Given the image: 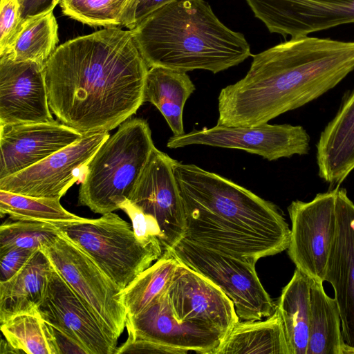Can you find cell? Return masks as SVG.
<instances>
[{"instance_id":"6da1fadb","label":"cell","mask_w":354,"mask_h":354,"mask_svg":"<svg viewBox=\"0 0 354 354\" xmlns=\"http://www.w3.org/2000/svg\"><path fill=\"white\" fill-rule=\"evenodd\" d=\"M149 68L131 30L105 27L68 40L44 64L50 111L83 136L109 132L144 103Z\"/></svg>"},{"instance_id":"7a4b0ae2","label":"cell","mask_w":354,"mask_h":354,"mask_svg":"<svg viewBox=\"0 0 354 354\" xmlns=\"http://www.w3.org/2000/svg\"><path fill=\"white\" fill-rule=\"evenodd\" d=\"M252 57L246 75L221 89L217 124L257 127L321 97L354 71V41L292 37Z\"/></svg>"},{"instance_id":"3957f363","label":"cell","mask_w":354,"mask_h":354,"mask_svg":"<svg viewBox=\"0 0 354 354\" xmlns=\"http://www.w3.org/2000/svg\"><path fill=\"white\" fill-rule=\"evenodd\" d=\"M174 171L185 212L183 239L256 261L288 249L290 229L274 203L194 164L176 160Z\"/></svg>"},{"instance_id":"277c9868","label":"cell","mask_w":354,"mask_h":354,"mask_svg":"<svg viewBox=\"0 0 354 354\" xmlns=\"http://www.w3.org/2000/svg\"><path fill=\"white\" fill-rule=\"evenodd\" d=\"M148 66L217 73L252 56L244 35L225 26L204 0H177L131 30Z\"/></svg>"},{"instance_id":"5b68a950","label":"cell","mask_w":354,"mask_h":354,"mask_svg":"<svg viewBox=\"0 0 354 354\" xmlns=\"http://www.w3.org/2000/svg\"><path fill=\"white\" fill-rule=\"evenodd\" d=\"M154 147L146 120L133 118L122 123L87 163L79 205L102 215L119 209L129 199Z\"/></svg>"},{"instance_id":"8992f818","label":"cell","mask_w":354,"mask_h":354,"mask_svg":"<svg viewBox=\"0 0 354 354\" xmlns=\"http://www.w3.org/2000/svg\"><path fill=\"white\" fill-rule=\"evenodd\" d=\"M122 290L164 253L159 244H145L132 226L113 212L97 218L55 223Z\"/></svg>"},{"instance_id":"52a82bcc","label":"cell","mask_w":354,"mask_h":354,"mask_svg":"<svg viewBox=\"0 0 354 354\" xmlns=\"http://www.w3.org/2000/svg\"><path fill=\"white\" fill-rule=\"evenodd\" d=\"M178 260L218 286L243 320L271 316L276 304L261 284L257 261L212 249L186 239L171 249Z\"/></svg>"},{"instance_id":"ba28073f","label":"cell","mask_w":354,"mask_h":354,"mask_svg":"<svg viewBox=\"0 0 354 354\" xmlns=\"http://www.w3.org/2000/svg\"><path fill=\"white\" fill-rule=\"evenodd\" d=\"M40 250L68 285L118 339L126 327L127 317L118 286L61 231Z\"/></svg>"},{"instance_id":"9c48e42d","label":"cell","mask_w":354,"mask_h":354,"mask_svg":"<svg viewBox=\"0 0 354 354\" xmlns=\"http://www.w3.org/2000/svg\"><path fill=\"white\" fill-rule=\"evenodd\" d=\"M336 187L309 202L294 201L288 207L291 221L288 254L312 280L323 283L337 228Z\"/></svg>"},{"instance_id":"30bf717a","label":"cell","mask_w":354,"mask_h":354,"mask_svg":"<svg viewBox=\"0 0 354 354\" xmlns=\"http://www.w3.org/2000/svg\"><path fill=\"white\" fill-rule=\"evenodd\" d=\"M310 143V136L301 125L266 123L254 127L216 124L212 128L193 130L181 136H171L167 147L176 149L203 145L237 149L271 161L295 155L308 154Z\"/></svg>"},{"instance_id":"8fae6325","label":"cell","mask_w":354,"mask_h":354,"mask_svg":"<svg viewBox=\"0 0 354 354\" xmlns=\"http://www.w3.org/2000/svg\"><path fill=\"white\" fill-rule=\"evenodd\" d=\"M175 161L155 147L128 199L159 230L163 252L172 249L185 233Z\"/></svg>"},{"instance_id":"7c38bea8","label":"cell","mask_w":354,"mask_h":354,"mask_svg":"<svg viewBox=\"0 0 354 354\" xmlns=\"http://www.w3.org/2000/svg\"><path fill=\"white\" fill-rule=\"evenodd\" d=\"M109 136V132L84 135L31 167L0 179V190L61 199L74 183L82 180L87 163Z\"/></svg>"},{"instance_id":"4fadbf2b","label":"cell","mask_w":354,"mask_h":354,"mask_svg":"<svg viewBox=\"0 0 354 354\" xmlns=\"http://www.w3.org/2000/svg\"><path fill=\"white\" fill-rule=\"evenodd\" d=\"M37 310L55 330L76 342L86 354H116L118 339L55 268Z\"/></svg>"},{"instance_id":"5bb4252c","label":"cell","mask_w":354,"mask_h":354,"mask_svg":"<svg viewBox=\"0 0 354 354\" xmlns=\"http://www.w3.org/2000/svg\"><path fill=\"white\" fill-rule=\"evenodd\" d=\"M272 33L292 37L354 23V0H245Z\"/></svg>"},{"instance_id":"9a60e30c","label":"cell","mask_w":354,"mask_h":354,"mask_svg":"<svg viewBox=\"0 0 354 354\" xmlns=\"http://www.w3.org/2000/svg\"><path fill=\"white\" fill-rule=\"evenodd\" d=\"M167 295L176 317L226 335L239 321L232 301L223 290L180 261Z\"/></svg>"},{"instance_id":"2e32d148","label":"cell","mask_w":354,"mask_h":354,"mask_svg":"<svg viewBox=\"0 0 354 354\" xmlns=\"http://www.w3.org/2000/svg\"><path fill=\"white\" fill-rule=\"evenodd\" d=\"M127 339L154 342L182 351L212 354L225 335L205 326L179 319L167 292L141 313L127 316Z\"/></svg>"},{"instance_id":"e0dca14e","label":"cell","mask_w":354,"mask_h":354,"mask_svg":"<svg viewBox=\"0 0 354 354\" xmlns=\"http://www.w3.org/2000/svg\"><path fill=\"white\" fill-rule=\"evenodd\" d=\"M53 120L44 65L0 56V125Z\"/></svg>"},{"instance_id":"ac0fdd59","label":"cell","mask_w":354,"mask_h":354,"mask_svg":"<svg viewBox=\"0 0 354 354\" xmlns=\"http://www.w3.org/2000/svg\"><path fill=\"white\" fill-rule=\"evenodd\" d=\"M83 136L57 120L0 125V179L31 167Z\"/></svg>"},{"instance_id":"d6986e66","label":"cell","mask_w":354,"mask_h":354,"mask_svg":"<svg viewBox=\"0 0 354 354\" xmlns=\"http://www.w3.org/2000/svg\"><path fill=\"white\" fill-rule=\"evenodd\" d=\"M337 228L325 281L333 287L344 342L354 346V203L344 188L336 193Z\"/></svg>"},{"instance_id":"ffe728a7","label":"cell","mask_w":354,"mask_h":354,"mask_svg":"<svg viewBox=\"0 0 354 354\" xmlns=\"http://www.w3.org/2000/svg\"><path fill=\"white\" fill-rule=\"evenodd\" d=\"M316 147L319 177L339 187L354 169V89L321 133Z\"/></svg>"},{"instance_id":"44dd1931","label":"cell","mask_w":354,"mask_h":354,"mask_svg":"<svg viewBox=\"0 0 354 354\" xmlns=\"http://www.w3.org/2000/svg\"><path fill=\"white\" fill-rule=\"evenodd\" d=\"M53 271L48 257L38 250L15 276L0 282V324L16 315L36 310Z\"/></svg>"},{"instance_id":"7402d4cb","label":"cell","mask_w":354,"mask_h":354,"mask_svg":"<svg viewBox=\"0 0 354 354\" xmlns=\"http://www.w3.org/2000/svg\"><path fill=\"white\" fill-rule=\"evenodd\" d=\"M260 320H239L212 354H290L277 308L267 319Z\"/></svg>"},{"instance_id":"603a6c76","label":"cell","mask_w":354,"mask_h":354,"mask_svg":"<svg viewBox=\"0 0 354 354\" xmlns=\"http://www.w3.org/2000/svg\"><path fill=\"white\" fill-rule=\"evenodd\" d=\"M195 86L186 73L159 66L148 70L144 102L153 104L162 113L174 136L185 133L183 112Z\"/></svg>"},{"instance_id":"cb8c5ba5","label":"cell","mask_w":354,"mask_h":354,"mask_svg":"<svg viewBox=\"0 0 354 354\" xmlns=\"http://www.w3.org/2000/svg\"><path fill=\"white\" fill-rule=\"evenodd\" d=\"M290 354H307L310 319V279L296 268L276 304Z\"/></svg>"},{"instance_id":"d4e9b609","label":"cell","mask_w":354,"mask_h":354,"mask_svg":"<svg viewBox=\"0 0 354 354\" xmlns=\"http://www.w3.org/2000/svg\"><path fill=\"white\" fill-rule=\"evenodd\" d=\"M310 301L307 354H343L345 342L335 299L326 293L323 283L310 279Z\"/></svg>"},{"instance_id":"484cf974","label":"cell","mask_w":354,"mask_h":354,"mask_svg":"<svg viewBox=\"0 0 354 354\" xmlns=\"http://www.w3.org/2000/svg\"><path fill=\"white\" fill-rule=\"evenodd\" d=\"M179 263L171 250H166L121 291L127 316L141 313L167 292Z\"/></svg>"},{"instance_id":"4316f807","label":"cell","mask_w":354,"mask_h":354,"mask_svg":"<svg viewBox=\"0 0 354 354\" xmlns=\"http://www.w3.org/2000/svg\"><path fill=\"white\" fill-rule=\"evenodd\" d=\"M58 42V24L51 11L24 19L17 35L4 55L16 62L32 61L44 65L57 48Z\"/></svg>"},{"instance_id":"83f0119b","label":"cell","mask_w":354,"mask_h":354,"mask_svg":"<svg viewBox=\"0 0 354 354\" xmlns=\"http://www.w3.org/2000/svg\"><path fill=\"white\" fill-rule=\"evenodd\" d=\"M0 324L6 341L16 353L60 354L53 327L37 310L16 315Z\"/></svg>"},{"instance_id":"f1b7e54d","label":"cell","mask_w":354,"mask_h":354,"mask_svg":"<svg viewBox=\"0 0 354 354\" xmlns=\"http://www.w3.org/2000/svg\"><path fill=\"white\" fill-rule=\"evenodd\" d=\"M0 214L13 220L50 223L75 221L82 218L63 207L60 199L32 197L0 190Z\"/></svg>"},{"instance_id":"f546056e","label":"cell","mask_w":354,"mask_h":354,"mask_svg":"<svg viewBox=\"0 0 354 354\" xmlns=\"http://www.w3.org/2000/svg\"><path fill=\"white\" fill-rule=\"evenodd\" d=\"M59 232L55 223L8 218L0 226V252L12 248L40 250Z\"/></svg>"},{"instance_id":"4dcf8cb0","label":"cell","mask_w":354,"mask_h":354,"mask_svg":"<svg viewBox=\"0 0 354 354\" xmlns=\"http://www.w3.org/2000/svg\"><path fill=\"white\" fill-rule=\"evenodd\" d=\"M23 21L18 0H1L0 56L9 50Z\"/></svg>"},{"instance_id":"1f68e13d","label":"cell","mask_w":354,"mask_h":354,"mask_svg":"<svg viewBox=\"0 0 354 354\" xmlns=\"http://www.w3.org/2000/svg\"><path fill=\"white\" fill-rule=\"evenodd\" d=\"M176 1L177 0H131L123 15L121 26L132 30L150 14Z\"/></svg>"},{"instance_id":"d6a6232c","label":"cell","mask_w":354,"mask_h":354,"mask_svg":"<svg viewBox=\"0 0 354 354\" xmlns=\"http://www.w3.org/2000/svg\"><path fill=\"white\" fill-rule=\"evenodd\" d=\"M36 251L12 248L0 252V282L6 281L15 276Z\"/></svg>"},{"instance_id":"836d02e7","label":"cell","mask_w":354,"mask_h":354,"mask_svg":"<svg viewBox=\"0 0 354 354\" xmlns=\"http://www.w3.org/2000/svg\"><path fill=\"white\" fill-rule=\"evenodd\" d=\"M173 353L184 354L160 344L141 339H127L125 342L118 348L116 354L120 353Z\"/></svg>"},{"instance_id":"e575fe53","label":"cell","mask_w":354,"mask_h":354,"mask_svg":"<svg viewBox=\"0 0 354 354\" xmlns=\"http://www.w3.org/2000/svg\"><path fill=\"white\" fill-rule=\"evenodd\" d=\"M61 0H24L20 3L21 15L24 19L48 13L53 10Z\"/></svg>"},{"instance_id":"d590c367","label":"cell","mask_w":354,"mask_h":354,"mask_svg":"<svg viewBox=\"0 0 354 354\" xmlns=\"http://www.w3.org/2000/svg\"><path fill=\"white\" fill-rule=\"evenodd\" d=\"M343 354H354V346H349L345 343L343 348Z\"/></svg>"},{"instance_id":"8d00e7d4","label":"cell","mask_w":354,"mask_h":354,"mask_svg":"<svg viewBox=\"0 0 354 354\" xmlns=\"http://www.w3.org/2000/svg\"><path fill=\"white\" fill-rule=\"evenodd\" d=\"M18 1L21 3L24 0H18Z\"/></svg>"},{"instance_id":"74e56055","label":"cell","mask_w":354,"mask_h":354,"mask_svg":"<svg viewBox=\"0 0 354 354\" xmlns=\"http://www.w3.org/2000/svg\"><path fill=\"white\" fill-rule=\"evenodd\" d=\"M129 1H131V0H129ZM130 3H131V2H130Z\"/></svg>"}]
</instances>
